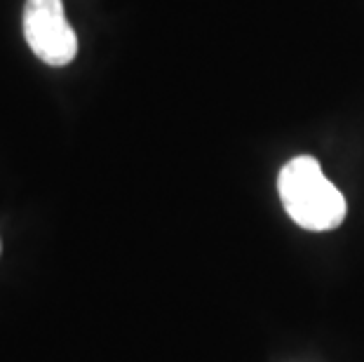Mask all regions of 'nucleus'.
Here are the masks:
<instances>
[{
    "instance_id": "1",
    "label": "nucleus",
    "mask_w": 364,
    "mask_h": 362,
    "mask_svg": "<svg viewBox=\"0 0 364 362\" xmlns=\"http://www.w3.org/2000/svg\"><path fill=\"white\" fill-rule=\"evenodd\" d=\"M277 193L287 214L306 230H331L343 223L348 207L343 193L324 176L311 156L289 160L277 176Z\"/></svg>"
},
{
    "instance_id": "2",
    "label": "nucleus",
    "mask_w": 364,
    "mask_h": 362,
    "mask_svg": "<svg viewBox=\"0 0 364 362\" xmlns=\"http://www.w3.org/2000/svg\"><path fill=\"white\" fill-rule=\"evenodd\" d=\"M21 26L28 48L43 64L66 66L78 55V36L61 0H26Z\"/></svg>"
}]
</instances>
